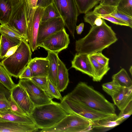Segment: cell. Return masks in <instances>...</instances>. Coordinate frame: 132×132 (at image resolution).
I'll list each match as a JSON object with an SVG mask.
<instances>
[{"label": "cell", "mask_w": 132, "mask_h": 132, "mask_svg": "<svg viewBox=\"0 0 132 132\" xmlns=\"http://www.w3.org/2000/svg\"><path fill=\"white\" fill-rule=\"evenodd\" d=\"M61 101V106L68 114L79 115L92 122L117 116L116 114H107L94 110L64 97Z\"/></svg>", "instance_id": "7"}, {"label": "cell", "mask_w": 132, "mask_h": 132, "mask_svg": "<svg viewBox=\"0 0 132 132\" xmlns=\"http://www.w3.org/2000/svg\"><path fill=\"white\" fill-rule=\"evenodd\" d=\"M102 0H97V1H99V2H100Z\"/></svg>", "instance_id": "51"}, {"label": "cell", "mask_w": 132, "mask_h": 132, "mask_svg": "<svg viewBox=\"0 0 132 132\" xmlns=\"http://www.w3.org/2000/svg\"><path fill=\"white\" fill-rule=\"evenodd\" d=\"M84 27V24L83 23H81L78 25L76 26V29L77 34H80L83 31Z\"/></svg>", "instance_id": "46"}, {"label": "cell", "mask_w": 132, "mask_h": 132, "mask_svg": "<svg viewBox=\"0 0 132 132\" xmlns=\"http://www.w3.org/2000/svg\"><path fill=\"white\" fill-rule=\"evenodd\" d=\"M132 113V101L130 102L123 110L120 111L117 120L121 122L128 118Z\"/></svg>", "instance_id": "36"}, {"label": "cell", "mask_w": 132, "mask_h": 132, "mask_svg": "<svg viewBox=\"0 0 132 132\" xmlns=\"http://www.w3.org/2000/svg\"><path fill=\"white\" fill-rule=\"evenodd\" d=\"M44 9L37 6L32 21L27 26L28 43L31 51L33 52L37 49L36 42L38 31Z\"/></svg>", "instance_id": "13"}, {"label": "cell", "mask_w": 132, "mask_h": 132, "mask_svg": "<svg viewBox=\"0 0 132 132\" xmlns=\"http://www.w3.org/2000/svg\"><path fill=\"white\" fill-rule=\"evenodd\" d=\"M13 6L14 5H15L18 3L20 1H24L25 0H11Z\"/></svg>", "instance_id": "49"}, {"label": "cell", "mask_w": 132, "mask_h": 132, "mask_svg": "<svg viewBox=\"0 0 132 132\" xmlns=\"http://www.w3.org/2000/svg\"><path fill=\"white\" fill-rule=\"evenodd\" d=\"M8 100L10 104V108L8 111L19 116H29L22 110L13 99L11 96Z\"/></svg>", "instance_id": "35"}, {"label": "cell", "mask_w": 132, "mask_h": 132, "mask_svg": "<svg viewBox=\"0 0 132 132\" xmlns=\"http://www.w3.org/2000/svg\"><path fill=\"white\" fill-rule=\"evenodd\" d=\"M116 18L128 24L129 27L132 28V17L121 12L117 9L111 14L108 15Z\"/></svg>", "instance_id": "34"}, {"label": "cell", "mask_w": 132, "mask_h": 132, "mask_svg": "<svg viewBox=\"0 0 132 132\" xmlns=\"http://www.w3.org/2000/svg\"><path fill=\"white\" fill-rule=\"evenodd\" d=\"M88 55L93 70V80L94 81H100L110 68L108 65H104L101 64L89 55Z\"/></svg>", "instance_id": "22"}, {"label": "cell", "mask_w": 132, "mask_h": 132, "mask_svg": "<svg viewBox=\"0 0 132 132\" xmlns=\"http://www.w3.org/2000/svg\"><path fill=\"white\" fill-rule=\"evenodd\" d=\"M52 4L62 19L65 26L74 38L75 30L79 14L75 0H53Z\"/></svg>", "instance_id": "6"}, {"label": "cell", "mask_w": 132, "mask_h": 132, "mask_svg": "<svg viewBox=\"0 0 132 132\" xmlns=\"http://www.w3.org/2000/svg\"><path fill=\"white\" fill-rule=\"evenodd\" d=\"M10 96L15 102L30 116L35 107L25 90L18 84L11 91Z\"/></svg>", "instance_id": "12"}, {"label": "cell", "mask_w": 132, "mask_h": 132, "mask_svg": "<svg viewBox=\"0 0 132 132\" xmlns=\"http://www.w3.org/2000/svg\"><path fill=\"white\" fill-rule=\"evenodd\" d=\"M79 12L85 14L89 11L100 2L97 0H75Z\"/></svg>", "instance_id": "26"}, {"label": "cell", "mask_w": 132, "mask_h": 132, "mask_svg": "<svg viewBox=\"0 0 132 132\" xmlns=\"http://www.w3.org/2000/svg\"><path fill=\"white\" fill-rule=\"evenodd\" d=\"M32 72L33 77L48 76L49 61L47 57H35L28 63Z\"/></svg>", "instance_id": "17"}, {"label": "cell", "mask_w": 132, "mask_h": 132, "mask_svg": "<svg viewBox=\"0 0 132 132\" xmlns=\"http://www.w3.org/2000/svg\"><path fill=\"white\" fill-rule=\"evenodd\" d=\"M33 75L31 70L30 67L27 65L18 78L19 79H31Z\"/></svg>", "instance_id": "41"}, {"label": "cell", "mask_w": 132, "mask_h": 132, "mask_svg": "<svg viewBox=\"0 0 132 132\" xmlns=\"http://www.w3.org/2000/svg\"><path fill=\"white\" fill-rule=\"evenodd\" d=\"M30 3L32 8L34 9H36L37 7V4L38 0H30Z\"/></svg>", "instance_id": "48"}, {"label": "cell", "mask_w": 132, "mask_h": 132, "mask_svg": "<svg viewBox=\"0 0 132 132\" xmlns=\"http://www.w3.org/2000/svg\"><path fill=\"white\" fill-rule=\"evenodd\" d=\"M6 24L28 42L26 4L24 1H20L13 6L11 16Z\"/></svg>", "instance_id": "8"}, {"label": "cell", "mask_w": 132, "mask_h": 132, "mask_svg": "<svg viewBox=\"0 0 132 132\" xmlns=\"http://www.w3.org/2000/svg\"><path fill=\"white\" fill-rule=\"evenodd\" d=\"M114 104L120 111L124 109L132 101V86L130 87H122L112 97Z\"/></svg>", "instance_id": "16"}, {"label": "cell", "mask_w": 132, "mask_h": 132, "mask_svg": "<svg viewBox=\"0 0 132 132\" xmlns=\"http://www.w3.org/2000/svg\"><path fill=\"white\" fill-rule=\"evenodd\" d=\"M118 11L132 17V0H120L117 6Z\"/></svg>", "instance_id": "29"}, {"label": "cell", "mask_w": 132, "mask_h": 132, "mask_svg": "<svg viewBox=\"0 0 132 132\" xmlns=\"http://www.w3.org/2000/svg\"><path fill=\"white\" fill-rule=\"evenodd\" d=\"M13 6L11 0H0V23L7 24L10 19Z\"/></svg>", "instance_id": "23"}, {"label": "cell", "mask_w": 132, "mask_h": 132, "mask_svg": "<svg viewBox=\"0 0 132 132\" xmlns=\"http://www.w3.org/2000/svg\"><path fill=\"white\" fill-rule=\"evenodd\" d=\"M71 68L93 77V71L88 55L77 53L71 61Z\"/></svg>", "instance_id": "14"}, {"label": "cell", "mask_w": 132, "mask_h": 132, "mask_svg": "<svg viewBox=\"0 0 132 132\" xmlns=\"http://www.w3.org/2000/svg\"><path fill=\"white\" fill-rule=\"evenodd\" d=\"M11 76L0 62V83L10 91L16 85Z\"/></svg>", "instance_id": "25"}, {"label": "cell", "mask_w": 132, "mask_h": 132, "mask_svg": "<svg viewBox=\"0 0 132 132\" xmlns=\"http://www.w3.org/2000/svg\"><path fill=\"white\" fill-rule=\"evenodd\" d=\"M120 1V0H102L100 2L99 4L117 7Z\"/></svg>", "instance_id": "44"}, {"label": "cell", "mask_w": 132, "mask_h": 132, "mask_svg": "<svg viewBox=\"0 0 132 132\" xmlns=\"http://www.w3.org/2000/svg\"><path fill=\"white\" fill-rule=\"evenodd\" d=\"M117 40L115 33L103 19L101 26L92 27L85 37L76 41L75 50L77 53L91 54L101 52Z\"/></svg>", "instance_id": "1"}, {"label": "cell", "mask_w": 132, "mask_h": 132, "mask_svg": "<svg viewBox=\"0 0 132 132\" xmlns=\"http://www.w3.org/2000/svg\"><path fill=\"white\" fill-rule=\"evenodd\" d=\"M68 114L60 103L52 100L49 103L35 106L30 116L36 127L42 129L55 125Z\"/></svg>", "instance_id": "3"}, {"label": "cell", "mask_w": 132, "mask_h": 132, "mask_svg": "<svg viewBox=\"0 0 132 132\" xmlns=\"http://www.w3.org/2000/svg\"><path fill=\"white\" fill-rule=\"evenodd\" d=\"M117 9V7L100 4L96 6L93 12L98 15H109Z\"/></svg>", "instance_id": "31"}, {"label": "cell", "mask_w": 132, "mask_h": 132, "mask_svg": "<svg viewBox=\"0 0 132 132\" xmlns=\"http://www.w3.org/2000/svg\"><path fill=\"white\" fill-rule=\"evenodd\" d=\"M64 21L61 17L52 18L45 21H40L36 42V47L50 36L65 28Z\"/></svg>", "instance_id": "11"}, {"label": "cell", "mask_w": 132, "mask_h": 132, "mask_svg": "<svg viewBox=\"0 0 132 132\" xmlns=\"http://www.w3.org/2000/svg\"><path fill=\"white\" fill-rule=\"evenodd\" d=\"M18 84L26 91L35 106L49 103L52 100L31 79H20Z\"/></svg>", "instance_id": "10"}, {"label": "cell", "mask_w": 132, "mask_h": 132, "mask_svg": "<svg viewBox=\"0 0 132 132\" xmlns=\"http://www.w3.org/2000/svg\"><path fill=\"white\" fill-rule=\"evenodd\" d=\"M92 121L74 114H68L60 121L51 127L42 129V132H88L93 129Z\"/></svg>", "instance_id": "5"}, {"label": "cell", "mask_w": 132, "mask_h": 132, "mask_svg": "<svg viewBox=\"0 0 132 132\" xmlns=\"http://www.w3.org/2000/svg\"><path fill=\"white\" fill-rule=\"evenodd\" d=\"M60 16L59 13L52 4L44 9L41 21H45L52 18Z\"/></svg>", "instance_id": "30"}, {"label": "cell", "mask_w": 132, "mask_h": 132, "mask_svg": "<svg viewBox=\"0 0 132 132\" xmlns=\"http://www.w3.org/2000/svg\"><path fill=\"white\" fill-rule=\"evenodd\" d=\"M0 121H10L35 124L30 116H19L8 111L0 112Z\"/></svg>", "instance_id": "20"}, {"label": "cell", "mask_w": 132, "mask_h": 132, "mask_svg": "<svg viewBox=\"0 0 132 132\" xmlns=\"http://www.w3.org/2000/svg\"><path fill=\"white\" fill-rule=\"evenodd\" d=\"M38 130L35 124L0 121V132H34Z\"/></svg>", "instance_id": "15"}, {"label": "cell", "mask_w": 132, "mask_h": 132, "mask_svg": "<svg viewBox=\"0 0 132 132\" xmlns=\"http://www.w3.org/2000/svg\"><path fill=\"white\" fill-rule=\"evenodd\" d=\"M64 97L100 112L116 114L114 105L84 82H79L73 90Z\"/></svg>", "instance_id": "2"}, {"label": "cell", "mask_w": 132, "mask_h": 132, "mask_svg": "<svg viewBox=\"0 0 132 132\" xmlns=\"http://www.w3.org/2000/svg\"><path fill=\"white\" fill-rule=\"evenodd\" d=\"M102 86L103 90L111 97L122 87L113 81L103 84Z\"/></svg>", "instance_id": "33"}, {"label": "cell", "mask_w": 132, "mask_h": 132, "mask_svg": "<svg viewBox=\"0 0 132 132\" xmlns=\"http://www.w3.org/2000/svg\"><path fill=\"white\" fill-rule=\"evenodd\" d=\"M11 95V91L0 83V100L9 99Z\"/></svg>", "instance_id": "42"}, {"label": "cell", "mask_w": 132, "mask_h": 132, "mask_svg": "<svg viewBox=\"0 0 132 132\" xmlns=\"http://www.w3.org/2000/svg\"><path fill=\"white\" fill-rule=\"evenodd\" d=\"M117 116L113 118L105 119L92 122L93 128H112L121 122L117 120Z\"/></svg>", "instance_id": "27"}, {"label": "cell", "mask_w": 132, "mask_h": 132, "mask_svg": "<svg viewBox=\"0 0 132 132\" xmlns=\"http://www.w3.org/2000/svg\"><path fill=\"white\" fill-rule=\"evenodd\" d=\"M47 96L52 100L55 98L61 101L62 97L57 87L48 78L46 87L44 90Z\"/></svg>", "instance_id": "28"}, {"label": "cell", "mask_w": 132, "mask_h": 132, "mask_svg": "<svg viewBox=\"0 0 132 132\" xmlns=\"http://www.w3.org/2000/svg\"><path fill=\"white\" fill-rule=\"evenodd\" d=\"M103 19L98 16L96 18L94 22L95 25L98 26H101L103 22Z\"/></svg>", "instance_id": "47"}, {"label": "cell", "mask_w": 132, "mask_h": 132, "mask_svg": "<svg viewBox=\"0 0 132 132\" xmlns=\"http://www.w3.org/2000/svg\"><path fill=\"white\" fill-rule=\"evenodd\" d=\"M98 63L104 65H108L109 59L104 55L101 52L89 55Z\"/></svg>", "instance_id": "38"}, {"label": "cell", "mask_w": 132, "mask_h": 132, "mask_svg": "<svg viewBox=\"0 0 132 132\" xmlns=\"http://www.w3.org/2000/svg\"><path fill=\"white\" fill-rule=\"evenodd\" d=\"M33 82L43 90L46 88L48 80L47 76H35L31 79Z\"/></svg>", "instance_id": "37"}, {"label": "cell", "mask_w": 132, "mask_h": 132, "mask_svg": "<svg viewBox=\"0 0 132 132\" xmlns=\"http://www.w3.org/2000/svg\"><path fill=\"white\" fill-rule=\"evenodd\" d=\"M32 54L28 43L23 39L15 52L1 62L12 76L18 78L32 59Z\"/></svg>", "instance_id": "4"}, {"label": "cell", "mask_w": 132, "mask_h": 132, "mask_svg": "<svg viewBox=\"0 0 132 132\" xmlns=\"http://www.w3.org/2000/svg\"><path fill=\"white\" fill-rule=\"evenodd\" d=\"M84 18V22L89 24L92 27L95 26L94 22L98 16L93 12L89 11L85 14Z\"/></svg>", "instance_id": "39"}, {"label": "cell", "mask_w": 132, "mask_h": 132, "mask_svg": "<svg viewBox=\"0 0 132 132\" xmlns=\"http://www.w3.org/2000/svg\"><path fill=\"white\" fill-rule=\"evenodd\" d=\"M129 71L131 75H132V66H131L129 69Z\"/></svg>", "instance_id": "50"}, {"label": "cell", "mask_w": 132, "mask_h": 132, "mask_svg": "<svg viewBox=\"0 0 132 132\" xmlns=\"http://www.w3.org/2000/svg\"><path fill=\"white\" fill-rule=\"evenodd\" d=\"M57 65L56 87L61 92L66 89L69 83V73L65 65L59 58Z\"/></svg>", "instance_id": "18"}, {"label": "cell", "mask_w": 132, "mask_h": 132, "mask_svg": "<svg viewBox=\"0 0 132 132\" xmlns=\"http://www.w3.org/2000/svg\"><path fill=\"white\" fill-rule=\"evenodd\" d=\"M21 40L9 38L1 34L0 39V59L5 58L8 51L13 47L18 46Z\"/></svg>", "instance_id": "21"}, {"label": "cell", "mask_w": 132, "mask_h": 132, "mask_svg": "<svg viewBox=\"0 0 132 132\" xmlns=\"http://www.w3.org/2000/svg\"><path fill=\"white\" fill-rule=\"evenodd\" d=\"M8 99L4 98L0 100V112L8 111L10 104Z\"/></svg>", "instance_id": "43"}, {"label": "cell", "mask_w": 132, "mask_h": 132, "mask_svg": "<svg viewBox=\"0 0 132 132\" xmlns=\"http://www.w3.org/2000/svg\"><path fill=\"white\" fill-rule=\"evenodd\" d=\"M58 53L48 51L47 58L49 61V67L48 73V78L56 87L57 63L59 58Z\"/></svg>", "instance_id": "19"}, {"label": "cell", "mask_w": 132, "mask_h": 132, "mask_svg": "<svg viewBox=\"0 0 132 132\" xmlns=\"http://www.w3.org/2000/svg\"><path fill=\"white\" fill-rule=\"evenodd\" d=\"M0 33L9 38L20 40L24 39L17 33L6 24L0 25Z\"/></svg>", "instance_id": "32"}, {"label": "cell", "mask_w": 132, "mask_h": 132, "mask_svg": "<svg viewBox=\"0 0 132 132\" xmlns=\"http://www.w3.org/2000/svg\"><path fill=\"white\" fill-rule=\"evenodd\" d=\"M53 0H38L37 6L45 8L49 5L52 3Z\"/></svg>", "instance_id": "45"}, {"label": "cell", "mask_w": 132, "mask_h": 132, "mask_svg": "<svg viewBox=\"0 0 132 132\" xmlns=\"http://www.w3.org/2000/svg\"><path fill=\"white\" fill-rule=\"evenodd\" d=\"M112 81L121 86L130 87L132 86L131 79L125 70L122 68L112 77Z\"/></svg>", "instance_id": "24"}, {"label": "cell", "mask_w": 132, "mask_h": 132, "mask_svg": "<svg viewBox=\"0 0 132 132\" xmlns=\"http://www.w3.org/2000/svg\"><path fill=\"white\" fill-rule=\"evenodd\" d=\"M70 42L69 35L64 28L46 38L39 47L47 51L58 53L67 48Z\"/></svg>", "instance_id": "9"}, {"label": "cell", "mask_w": 132, "mask_h": 132, "mask_svg": "<svg viewBox=\"0 0 132 132\" xmlns=\"http://www.w3.org/2000/svg\"><path fill=\"white\" fill-rule=\"evenodd\" d=\"M98 16L102 19L107 20L114 24L129 27L128 24L114 17L108 15Z\"/></svg>", "instance_id": "40"}]
</instances>
